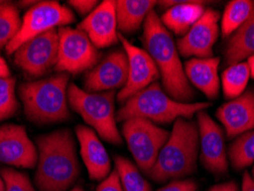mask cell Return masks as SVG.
Segmentation results:
<instances>
[{
	"label": "cell",
	"instance_id": "obj_30",
	"mask_svg": "<svg viewBox=\"0 0 254 191\" xmlns=\"http://www.w3.org/2000/svg\"><path fill=\"white\" fill-rule=\"evenodd\" d=\"M95 191H124L122 187L118 172L114 170L108 177L102 180Z\"/></svg>",
	"mask_w": 254,
	"mask_h": 191
},
{
	"label": "cell",
	"instance_id": "obj_1",
	"mask_svg": "<svg viewBox=\"0 0 254 191\" xmlns=\"http://www.w3.org/2000/svg\"><path fill=\"white\" fill-rule=\"evenodd\" d=\"M38 162L35 182L40 191H65L76 182L80 168L76 141L69 129H59L37 140Z\"/></svg>",
	"mask_w": 254,
	"mask_h": 191
},
{
	"label": "cell",
	"instance_id": "obj_28",
	"mask_svg": "<svg viewBox=\"0 0 254 191\" xmlns=\"http://www.w3.org/2000/svg\"><path fill=\"white\" fill-rule=\"evenodd\" d=\"M15 85L16 81L13 77L0 78V122L10 118L17 110Z\"/></svg>",
	"mask_w": 254,
	"mask_h": 191
},
{
	"label": "cell",
	"instance_id": "obj_13",
	"mask_svg": "<svg viewBox=\"0 0 254 191\" xmlns=\"http://www.w3.org/2000/svg\"><path fill=\"white\" fill-rule=\"evenodd\" d=\"M220 13L205 9L204 14L181 39L178 40V52L185 58L210 59L213 46L219 37Z\"/></svg>",
	"mask_w": 254,
	"mask_h": 191
},
{
	"label": "cell",
	"instance_id": "obj_38",
	"mask_svg": "<svg viewBox=\"0 0 254 191\" xmlns=\"http://www.w3.org/2000/svg\"><path fill=\"white\" fill-rule=\"evenodd\" d=\"M70 191H84V189L81 188L80 186H77V187H74V188L72 190H70Z\"/></svg>",
	"mask_w": 254,
	"mask_h": 191
},
{
	"label": "cell",
	"instance_id": "obj_37",
	"mask_svg": "<svg viewBox=\"0 0 254 191\" xmlns=\"http://www.w3.org/2000/svg\"><path fill=\"white\" fill-rule=\"evenodd\" d=\"M0 191H5V182H3L1 175H0Z\"/></svg>",
	"mask_w": 254,
	"mask_h": 191
},
{
	"label": "cell",
	"instance_id": "obj_27",
	"mask_svg": "<svg viewBox=\"0 0 254 191\" xmlns=\"http://www.w3.org/2000/svg\"><path fill=\"white\" fill-rule=\"evenodd\" d=\"M21 21L16 6L8 1L0 5V50L14 39L20 30Z\"/></svg>",
	"mask_w": 254,
	"mask_h": 191
},
{
	"label": "cell",
	"instance_id": "obj_23",
	"mask_svg": "<svg viewBox=\"0 0 254 191\" xmlns=\"http://www.w3.org/2000/svg\"><path fill=\"white\" fill-rule=\"evenodd\" d=\"M254 8L251 0H233L226 6L221 21V33L223 38L231 37L248 21Z\"/></svg>",
	"mask_w": 254,
	"mask_h": 191
},
{
	"label": "cell",
	"instance_id": "obj_16",
	"mask_svg": "<svg viewBox=\"0 0 254 191\" xmlns=\"http://www.w3.org/2000/svg\"><path fill=\"white\" fill-rule=\"evenodd\" d=\"M77 29L85 32L98 50L117 44L119 32L115 1L106 0L99 3L98 7L78 24Z\"/></svg>",
	"mask_w": 254,
	"mask_h": 191
},
{
	"label": "cell",
	"instance_id": "obj_3",
	"mask_svg": "<svg viewBox=\"0 0 254 191\" xmlns=\"http://www.w3.org/2000/svg\"><path fill=\"white\" fill-rule=\"evenodd\" d=\"M199 134L192 121H175L170 137L159 152L155 166L148 177L158 183L174 181L195 173L198 158Z\"/></svg>",
	"mask_w": 254,
	"mask_h": 191
},
{
	"label": "cell",
	"instance_id": "obj_9",
	"mask_svg": "<svg viewBox=\"0 0 254 191\" xmlns=\"http://www.w3.org/2000/svg\"><path fill=\"white\" fill-rule=\"evenodd\" d=\"M59 54L55 70L60 73L78 74L89 71L100 62L101 54L79 29L59 28Z\"/></svg>",
	"mask_w": 254,
	"mask_h": 191
},
{
	"label": "cell",
	"instance_id": "obj_20",
	"mask_svg": "<svg viewBox=\"0 0 254 191\" xmlns=\"http://www.w3.org/2000/svg\"><path fill=\"white\" fill-rule=\"evenodd\" d=\"M219 58L191 59L185 64L187 79L211 100L216 99L219 94Z\"/></svg>",
	"mask_w": 254,
	"mask_h": 191
},
{
	"label": "cell",
	"instance_id": "obj_35",
	"mask_svg": "<svg viewBox=\"0 0 254 191\" xmlns=\"http://www.w3.org/2000/svg\"><path fill=\"white\" fill-rule=\"evenodd\" d=\"M10 77V70L7 65L5 60L0 56V78H7Z\"/></svg>",
	"mask_w": 254,
	"mask_h": 191
},
{
	"label": "cell",
	"instance_id": "obj_22",
	"mask_svg": "<svg viewBox=\"0 0 254 191\" xmlns=\"http://www.w3.org/2000/svg\"><path fill=\"white\" fill-rule=\"evenodd\" d=\"M252 55H254V8L248 21L228 40L225 50V64L234 65Z\"/></svg>",
	"mask_w": 254,
	"mask_h": 191
},
{
	"label": "cell",
	"instance_id": "obj_8",
	"mask_svg": "<svg viewBox=\"0 0 254 191\" xmlns=\"http://www.w3.org/2000/svg\"><path fill=\"white\" fill-rule=\"evenodd\" d=\"M74 20L76 17L72 10L59 1H38L23 15L20 30L6 46L7 54H14L28 40L57 29V27H65Z\"/></svg>",
	"mask_w": 254,
	"mask_h": 191
},
{
	"label": "cell",
	"instance_id": "obj_12",
	"mask_svg": "<svg viewBox=\"0 0 254 191\" xmlns=\"http://www.w3.org/2000/svg\"><path fill=\"white\" fill-rule=\"evenodd\" d=\"M197 123L201 164L212 174H226L228 159L222 128L204 110L197 114Z\"/></svg>",
	"mask_w": 254,
	"mask_h": 191
},
{
	"label": "cell",
	"instance_id": "obj_14",
	"mask_svg": "<svg viewBox=\"0 0 254 191\" xmlns=\"http://www.w3.org/2000/svg\"><path fill=\"white\" fill-rule=\"evenodd\" d=\"M38 162V149L23 126L6 124L0 127V163L13 167L33 168Z\"/></svg>",
	"mask_w": 254,
	"mask_h": 191
},
{
	"label": "cell",
	"instance_id": "obj_7",
	"mask_svg": "<svg viewBox=\"0 0 254 191\" xmlns=\"http://www.w3.org/2000/svg\"><path fill=\"white\" fill-rule=\"evenodd\" d=\"M122 133L137 168L149 175L171 133L143 118H130L123 122Z\"/></svg>",
	"mask_w": 254,
	"mask_h": 191
},
{
	"label": "cell",
	"instance_id": "obj_24",
	"mask_svg": "<svg viewBox=\"0 0 254 191\" xmlns=\"http://www.w3.org/2000/svg\"><path fill=\"white\" fill-rule=\"evenodd\" d=\"M251 73L246 62H240L228 66L223 71L221 81L223 94L227 100H234L244 93Z\"/></svg>",
	"mask_w": 254,
	"mask_h": 191
},
{
	"label": "cell",
	"instance_id": "obj_11",
	"mask_svg": "<svg viewBox=\"0 0 254 191\" xmlns=\"http://www.w3.org/2000/svg\"><path fill=\"white\" fill-rule=\"evenodd\" d=\"M118 38L128 60V77L126 85L117 96L118 102L125 103L130 97L156 82L160 74L155 61L147 51L130 44L122 33H118Z\"/></svg>",
	"mask_w": 254,
	"mask_h": 191
},
{
	"label": "cell",
	"instance_id": "obj_4",
	"mask_svg": "<svg viewBox=\"0 0 254 191\" xmlns=\"http://www.w3.org/2000/svg\"><path fill=\"white\" fill-rule=\"evenodd\" d=\"M68 87V73H59L45 79L22 84L18 94L27 118L35 124L68 121L70 117Z\"/></svg>",
	"mask_w": 254,
	"mask_h": 191
},
{
	"label": "cell",
	"instance_id": "obj_17",
	"mask_svg": "<svg viewBox=\"0 0 254 191\" xmlns=\"http://www.w3.org/2000/svg\"><path fill=\"white\" fill-rule=\"evenodd\" d=\"M216 118L225 127L229 138L254 128V89L229 101L216 110Z\"/></svg>",
	"mask_w": 254,
	"mask_h": 191
},
{
	"label": "cell",
	"instance_id": "obj_39",
	"mask_svg": "<svg viewBox=\"0 0 254 191\" xmlns=\"http://www.w3.org/2000/svg\"><path fill=\"white\" fill-rule=\"evenodd\" d=\"M252 174H253V181H254V166H253V170H252Z\"/></svg>",
	"mask_w": 254,
	"mask_h": 191
},
{
	"label": "cell",
	"instance_id": "obj_25",
	"mask_svg": "<svg viewBox=\"0 0 254 191\" xmlns=\"http://www.w3.org/2000/svg\"><path fill=\"white\" fill-rule=\"evenodd\" d=\"M115 165L124 191H151V186L130 160L125 157L116 156Z\"/></svg>",
	"mask_w": 254,
	"mask_h": 191
},
{
	"label": "cell",
	"instance_id": "obj_33",
	"mask_svg": "<svg viewBox=\"0 0 254 191\" xmlns=\"http://www.w3.org/2000/svg\"><path fill=\"white\" fill-rule=\"evenodd\" d=\"M208 191H240L237 183L234 181L220 183V185L213 186Z\"/></svg>",
	"mask_w": 254,
	"mask_h": 191
},
{
	"label": "cell",
	"instance_id": "obj_31",
	"mask_svg": "<svg viewBox=\"0 0 254 191\" xmlns=\"http://www.w3.org/2000/svg\"><path fill=\"white\" fill-rule=\"evenodd\" d=\"M198 186L192 180H174L158 191H197Z\"/></svg>",
	"mask_w": 254,
	"mask_h": 191
},
{
	"label": "cell",
	"instance_id": "obj_21",
	"mask_svg": "<svg viewBox=\"0 0 254 191\" xmlns=\"http://www.w3.org/2000/svg\"><path fill=\"white\" fill-rule=\"evenodd\" d=\"M119 33L132 35L139 31L145 18L154 10V0H118L115 1Z\"/></svg>",
	"mask_w": 254,
	"mask_h": 191
},
{
	"label": "cell",
	"instance_id": "obj_36",
	"mask_svg": "<svg viewBox=\"0 0 254 191\" xmlns=\"http://www.w3.org/2000/svg\"><path fill=\"white\" fill-rule=\"evenodd\" d=\"M248 65L250 68V73H251V77L254 79V55L250 56V58H249Z\"/></svg>",
	"mask_w": 254,
	"mask_h": 191
},
{
	"label": "cell",
	"instance_id": "obj_5",
	"mask_svg": "<svg viewBox=\"0 0 254 191\" xmlns=\"http://www.w3.org/2000/svg\"><path fill=\"white\" fill-rule=\"evenodd\" d=\"M208 102H178L163 91L158 82L130 97L116 114L117 122L130 118H143L154 124H170L179 118L190 119L195 114L207 109Z\"/></svg>",
	"mask_w": 254,
	"mask_h": 191
},
{
	"label": "cell",
	"instance_id": "obj_40",
	"mask_svg": "<svg viewBox=\"0 0 254 191\" xmlns=\"http://www.w3.org/2000/svg\"><path fill=\"white\" fill-rule=\"evenodd\" d=\"M6 1H2V0H0V5H2V3H5Z\"/></svg>",
	"mask_w": 254,
	"mask_h": 191
},
{
	"label": "cell",
	"instance_id": "obj_2",
	"mask_svg": "<svg viewBox=\"0 0 254 191\" xmlns=\"http://www.w3.org/2000/svg\"><path fill=\"white\" fill-rule=\"evenodd\" d=\"M143 45L159 70L165 93L178 102L189 103L196 93L186 77L178 48L155 10L143 23Z\"/></svg>",
	"mask_w": 254,
	"mask_h": 191
},
{
	"label": "cell",
	"instance_id": "obj_18",
	"mask_svg": "<svg viewBox=\"0 0 254 191\" xmlns=\"http://www.w3.org/2000/svg\"><path fill=\"white\" fill-rule=\"evenodd\" d=\"M76 136L80 145L81 159L89 179L93 181H102L113 170L110 157L98 134L87 126L78 125L76 127Z\"/></svg>",
	"mask_w": 254,
	"mask_h": 191
},
{
	"label": "cell",
	"instance_id": "obj_6",
	"mask_svg": "<svg viewBox=\"0 0 254 191\" xmlns=\"http://www.w3.org/2000/svg\"><path fill=\"white\" fill-rule=\"evenodd\" d=\"M69 106L104 141L116 145L123 143L117 128L115 112V91L91 93L70 84L68 87Z\"/></svg>",
	"mask_w": 254,
	"mask_h": 191
},
{
	"label": "cell",
	"instance_id": "obj_15",
	"mask_svg": "<svg viewBox=\"0 0 254 191\" xmlns=\"http://www.w3.org/2000/svg\"><path fill=\"white\" fill-rule=\"evenodd\" d=\"M127 77L128 60L125 51H114L101 60L94 68L86 72L85 91L100 93L123 88L126 85Z\"/></svg>",
	"mask_w": 254,
	"mask_h": 191
},
{
	"label": "cell",
	"instance_id": "obj_26",
	"mask_svg": "<svg viewBox=\"0 0 254 191\" xmlns=\"http://www.w3.org/2000/svg\"><path fill=\"white\" fill-rule=\"evenodd\" d=\"M229 159L235 170H243L254 164V130L237 137L229 147Z\"/></svg>",
	"mask_w": 254,
	"mask_h": 191
},
{
	"label": "cell",
	"instance_id": "obj_10",
	"mask_svg": "<svg viewBox=\"0 0 254 191\" xmlns=\"http://www.w3.org/2000/svg\"><path fill=\"white\" fill-rule=\"evenodd\" d=\"M59 32L57 29L28 40L14 53V63L30 77H43L57 65Z\"/></svg>",
	"mask_w": 254,
	"mask_h": 191
},
{
	"label": "cell",
	"instance_id": "obj_32",
	"mask_svg": "<svg viewBox=\"0 0 254 191\" xmlns=\"http://www.w3.org/2000/svg\"><path fill=\"white\" fill-rule=\"evenodd\" d=\"M69 5L78 14L86 17L98 7L99 1L96 0H70Z\"/></svg>",
	"mask_w": 254,
	"mask_h": 191
},
{
	"label": "cell",
	"instance_id": "obj_19",
	"mask_svg": "<svg viewBox=\"0 0 254 191\" xmlns=\"http://www.w3.org/2000/svg\"><path fill=\"white\" fill-rule=\"evenodd\" d=\"M157 3L162 8H167L160 17L164 27L179 36H185L205 12L204 1L165 0Z\"/></svg>",
	"mask_w": 254,
	"mask_h": 191
},
{
	"label": "cell",
	"instance_id": "obj_29",
	"mask_svg": "<svg viewBox=\"0 0 254 191\" xmlns=\"http://www.w3.org/2000/svg\"><path fill=\"white\" fill-rule=\"evenodd\" d=\"M1 178L5 182V191H36L27 175L12 168L1 170Z\"/></svg>",
	"mask_w": 254,
	"mask_h": 191
},
{
	"label": "cell",
	"instance_id": "obj_34",
	"mask_svg": "<svg viewBox=\"0 0 254 191\" xmlns=\"http://www.w3.org/2000/svg\"><path fill=\"white\" fill-rule=\"evenodd\" d=\"M242 191H254V181L248 172H245L243 175Z\"/></svg>",
	"mask_w": 254,
	"mask_h": 191
}]
</instances>
